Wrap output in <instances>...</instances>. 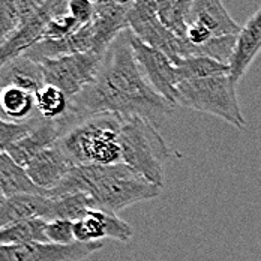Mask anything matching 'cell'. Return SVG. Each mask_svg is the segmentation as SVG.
<instances>
[{
    "label": "cell",
    "mask_w": 261,
    "mask_h": 261,
    "mask_svg": "<svg viewBox=\"0 0 261 261\" xmlns=\"http://www.w3.org/2000/svg\"><path fill=\"white\" fill-rule=\"evenodd\" d=\"M117 3H120V5H123V6H128V8H130L137 0H116Z\"/></svg>",
    "instance_id": "f546056e"
},
{
    "label": "cell",
    "mask_w": 261,
    "mask_h": 261,
    "mask_svg": "<svg viewBox=\"0 0 261 261\" xmlns=\"http://www.w3.org/2000/svg\"><path fill=\"white\" fill-rule=\"evenodd\" d=\"M90 2H92V3H98L99 0H90Z\"/></svg>",
    "instance_id": "1f68e13d"
},
{
    "label": "cell",
    "mask_w": 261,
    "mask_h": 261,
    "mask_svg": "<svg viewBox=\"0 0 261 261\" xmlns=\"http://www.w3.org/2000/svg\"><path fill=\"white\" fill-rule=\"evenodd\" d=\"M104 56L101 54L77 53L56 59H45L39 65L45 84L60 89L69 99H72L95 83Z\"/></svg>",
    "instance_id": "52a82bcc"
},
{
    "label": "cell",
    "mask_w": 261,
    "mask_h": 261,
    "mask_svg": "<svg viewBox=\"0 0 261 261\" xmlns=\"http://www.w3.org/2000/svg\"><path fill=\"white\" fill-rule=\"evenodd\" d=\"M68 129L65 119L62 120H45L36 116L35 125L32 130L24 135L20 141L12 144L8 149V155L12 158L17 164L26 168L27 164L38 156L45 149H50L57 144L60 137Z\"/></svg>",
    "instance_id": "8fae6325"
},
{
    "label": "cell",
    "mask_w": 261,
    "mask_h": 261,
    "mask_svg": "<svg viewBox=\"0 0 261 261\" xmlns=\"http://www.w3.org/2000/svg\"><path fill=\"white\" fill-rule=\"evenodd\" d=\"M48 195L20 194L0 203V228L29 219H45L48 213Z\"/></svg>",
    "instance_id": "9a60e30c"
},
{
    "label": "cell",
    "mask_w": 261,
    "mask_h": 261,
    "mask_svg": "<svg viewBox=\"0 0 261 261\" xmlns=\"http://www.w3.org/2000/svg\"><path fill=\"white\" fill-rule=\"evenodd\" d=\"M129 42L134 57L153 90L168 102L177 105V86L180 81L177 77L176 65L171 62V59L162 51L144 44L132 32L129 35Z\"/></svg>",
    "instance_id": "ba28073f"
},
{
    "label": "cell",
    "mask_w": 261,
    "mask_h": 261,
    "mask_svg": "<svg viewBox=\"0 0 261 261\" xmlns=\"http://www.w3.org/2000/svg\"><path fill=\"white\" fill-rule=\"evenodd\" d=\"M45 219H29L0 228V245H24L33 242H48L45 236Z\"/></svg>",
    "instance_id": "44dd1931"
},
{
    "label": "cell",
    "mask_w": 261,
    "mask_h": 261,
    "mask_svg": "<svg viewBox=\"0 0 261 261\" xmlns=\"http://www.w3.org/2000/svg\"><path fill=\"white\" fill-rule=\"evenodd\" d=\"M50 0H15V5H17L21 21L29 20L30 17L36 15L41 9L45 8V5Z\"/></svg>",
    "instance_id": "f1b7e54d"
},
{
    "label": "cell",
    "mask_w": 261,
    "mask_h": 261,
    "mask_svg": "<svg viewBox=\"0 0 261 261\" xmlns=\"http://www.w3.org/2000/svg\"><path fill=\"white\" fill-rule=\"evenodd\" d=\"M45 236L48 242L56 245H72L77 242L74 236V221L68 219L47 221Z\"/></svg>",
    "instance_id": "4316f807"
},
{
    "label": "cell",
    "mask_w": 261,
    "mask_h": 261,
    "mask_svg": "<svg viewBox=\"0 0 261 261\" xmlns=\"http://www.w3.org/2000/svg\"><path fill=\"white\" fill-rule=\"evenodd\" d=\"M261 53V8L237 33L234 50L230 57V79L236 86L248 72Z\"/></svg>",
    "instance_id": "4fadbf2b"
},
{
    "label": "cell",
    "mask_w": 261,
    "mask_h": 261,
    "mask_svg": "<svg viewBox=\"0 0 261 261\" xmlns=\"http://www.w3.org/2000/svg\"><path fill=\"white\" fill-rule=\"evenodd\" d=\"M130 30H123L104 54L101 71L93 84L86 87L69 102L68 122L99 113L138 116L150 123L173 113L174 107L153 90L134 57L129 42Z\"/></svg>",
    "instance_id": "6da1fadb"
},
{
    "label": "cell",
    "mask_w": 261,
    "mask_h": 261,
    "mask_svg": "<svg viewBox=\"0 0 261 261\" xmlns=\"http://www.w3.org/2000/svg\"><path fill=\"white\" fill-rule=\"evenodd\" d=\"M74 236L80 243H99L104 239L128 242L134 230L116 213L92 209L74 222Z\"/></svg>",
    "instance_id": "30bf717a"
},
{
    "label": "cell",
    "mask_w": 261,
    "mask_h": 261,
    "mask_svg": "<svg viewBox=\"0 0 261 261\" xmlns=\"http://www.w3.org/2000/svg\"><path fill=\"white\" fill-rule=\"evenodd\" d=\"M42 86H45V81L41 65L26 56L15 57L0 68V89L18 87L36 93Z\"/></svg>",
    "instance_id": "2e32d148"
},
{
    "label": "cell",
    "mask_w": 261,
    "mask_h": 261,
    "mask_svg": "<svg viewBox=\"0 0 261 261\" xmlns=\"http://www.w3.org/2000/svg\"><path fill=\"white\" fill-rule=\"evenodd\" d=\"M234 83L230 75L183 81L177 86V105L216 116L237 129L246 128Z\"/></svg>",
    "instance_id": "5b68a950"
},
{
    "label": "cell",
    "mask_w": 261,
    "mask_h": 261,
    "mask_svg": "<svg viewBox=\"0 0 261 261\" xmlns=\"http://www.w3.org/2000/svg\"><path fill=\"white\" fill-rule=\"evenodd\" d=\"M36 116L35 93L18 87L0 89V117L11 122H27Z\"/></svg>",
    "instance_id": "ac0fdd59"
},
{
    "label": "cell",
    "mask_w": 261,
    "mask_h": 261,
    "mask_svg": "<svg viewBox=\"0 0 261 261\" xmlns=\"http://www.w3.org/2000/svg\"><path fill=\"white\" fill-rule=\"evenodd\" d=\"M179 81L210 79V77H222L230 75V66L221 63L209 56H188L180 59L176 63ZM179 83V84H180Z\"/></svg>",
    "instance_id": "d6986e66"
},
{
    "label": "cell",
    "mask_w": 261,
    "mask_h": 261,
    "mask_svg": "<svg viewBox=\"0 0 261 261\" xmlns=\"http://www.w3.org/2000/svg\"><path fill=\"white\" fill-rule=\"evenodd\" d=\"M36 114L45 120H62L69 114L71 99L57 87L45 84L36 93Z\"/></svg>",
    "instance_id": "603a6c76"
},
{
    "label": "cell",
    "mask_w": 261,
    "mask_h": 261,
    "mask_svg": "<svg viewBox=\"0 0 261 261\" xmlns=\"http://www.w3.org/2000/svg\"><path fill=\"white\" fill-rule=\"evenodd\" d=\"M99 243L56 245L51 242H33L24 245H0V261H83L102 249Z\"/></svg>",
    "instance_id": "9c48e42d"
},
{
    "label": "cell",
    "mask_w": 261,
    "mask_h": 261,
    "mask_svg": "<svg viewBox=\"0 0 261 261\" xmlns=\"http://www.w3.org/2000/svg\"><path fill=\"white\" fill-rule=\"evenodd\" d=\"M21 24L15 0H0V44Z\"/></svg>",
    "instance_id": "d4e9b609"
},
{
    "label": "cell",
    "mask_w": 261,
    "mask_h": 261,
    "mask_svg": "<svg viewBox=\"0 0 261 261\" xmlns=\"http://www.w3.org/2000/svg\"><path fill=\"white\" fill-rule=\"evenodd\" d=\"M237 35H230V36H221V38H212L207 44L201 47L203 56H209L212 59L228 65L230 57L233 54L236 45Z\"/></svg>",
    "instance_id": "cb8c5ba5"
},
{
    "label": "cell",
    "mask_w": 261,
    "mask_h": 261,
    "mask_svg": "<svg viewBox=\"0 0 261 261\" xmlns=\"http://www.w3.org/2000/svg\"><path fill=\"white\" fill-rule=\"evenodd\" d=\"M146 2H153V0H146Z\"/></svg>",
    "instance_id": "d6a6232c"
},
{
    "label": "cell",
    "mask_w": 261,
    "mask_h": 261,
    "mask_svg": "<svg viewBox=\"0 0 261 261\" xmlns=\"http://www.w3.org/2000/svg\"><path fill=\"white\" fill-rule=\"evenodd\" d=\"M74 167L75 164L56 144L33 158L27 164L26 171L39 189L48 192L63 182Z\"/></svg>",
    "instance_id": "7c38bea8"
},
{
    "label": "cell",
    "mask_w": 261,
    "mask_h": 261,
    "mask_svg": "<svg viewBox=\"0 0 261 261\" xmlns=\"http://www.w3.org/2000/svg\"><path fill=\"white\" fill-rule=\"evenodd\" d=\"M3 200H5V197H3V194H2V192H0V203H2V201H3Z\"/></svg>",
    "instance_id": "4dcf8cb0"
},
{
    "label": "cell",
    "mask_w": 261,
    "mask_h": 261,
    "mask_svg": "<svg viewBox=\"0 0 261 261\" xmlns=\"http://www.w3.org/2000/svg\"><path fill=\"white\" fill-rule=\"evenodd\" d=\"M80 27L81 26L77 23V20L74 17H71L69 14H65V15L53 18L45 27L41 39H53V41L65 39V38L71 36L72 33H75Z\"/></svg>",
    "instance_id": "484cf974"
},
{
    "label": "cell",
    "mask_w": 261,
    "mask_h": 261,
    "mask_svg": "<svg viewBox=\"0 0 261 261\" xmlns=\"http://www.w3.org/2000/svg\"><path fill=\"white\" fill-rule=\"evenodd\" d=\"M120 150L122 164L134 168L149 182L164 185V165L171 153L153 123L138 116H125Z\"/></svg>",
    "instance_id": "277c9868"
},
{
    "label": "cell",
    "mask_w": 261,
    "mask_h": 261,
    "mask_svg": "<svg viewBox=\"0 0 261 261\" xmlns=\"http://www.w3.org/2000/svg\"><path fill=\"white\" fill-rule=\"evenodd\" d=\"M153 2L156 5L158 17L161 18V21L177 36L186 39L189 14L194 0H153Z\"/></svg>",
    "instance_id": "7402d4cb"
},
{
    "label": "cell",
    "mask_w": 261,
    "mask_h": 261,
    "mask_svg": "<svg viewBox=\"0 0 261 261\" xmlns=\"http://www.w3.org/2000/svg\"><path fill=\"white\" fill-rule=\"evenodd\" d=\"M123 114L99 113L79 120L66 130L57 146L75 165L122 164L120 132Z\"/></svg>",
    "instance_id": "3957f363"
},
{
    "label": "cell",
    "mask_w": 261,
    "mask_h": 261,
    "mask_svg": "<svg viewBox=\"0 0 261 261\" xmlns=\"http://www.w3.org/2000/svg\"><path fill=\"white\" fill-rule=\"evenodd\" d=\"M191 23L207 27L213 38L237 35L242 29L231 18L221 0H194L189 14Z\"/></svg>",
    "instance_id": "5bb4252c"
},
{
    "label": "cell",
    "mask_w": 261,
    "mask_h": 261,
    "mask_svg": "<svg viewBox=\"0 0 261 261\" xmlns=\"http://www.w3.org/2000/svg\"><path fill=\"white\" fill-rule=\"evenodd\" d=\"M0 192L5 198L15 197L20 194H45L47 191L39 189L29 177L26 168L17 164L6 152L0 153Z\"/></svg>",
    "instance_id": "e0dca14e"
},
{
    "label": "cell",
    "mask_w": 261,
    "mask_h": 261,
    "mask_svg": "<svg viewBox=\"0 0 261 261\" xmlns=\"http://www.w3.org/2000/svg\"><path fill=\"white\" fill-rule=\"evenodd\" d=\"M48 213L47 221L54 219H68V221H79L89 210L93 209L92 200L87 194L74 192V194H63L57 197H48Z\"/></svg>",
    "instance_id": "ffe728a7"
},
{
    "label": "cell",
    "mask_w": 261,
    "mask_h": 261,
    "mask_svg": "<svg viewBox=\"0 0 261 261\" xmlns=\"http://www.w3.org/2000/svg\"><path fill=\"white\" fill-rule=\"evenodd\" d=\"M74 192L87 194L93 209L117 215L119 210L159 197L162 186L149 182L125 164L75 165L63 182L48 191V197Z\"/></svg>",
    "instance_id": "7a4b0ae2"
},
{
    "label": "cell",
    "mask_w": 261,
    "mask_h": 261,
    "mask_svg": "<svg viewBox=\"0 0 261 261\" xmlns=\"http://www.w3.org/2000/svg\"><path fill=\"white\" fill-rule=\"evenodd\" d=\"M128 26L138 39L168 56L174 65L188 56H203L201 47L177 36L161 21L155 2L137 0L128 11Z\"/></svg>",
    "instance_id": "8992f818"
},
{
    "label": "cell",
    "mask_w": 261,
    "mask_h": 261,
    "mask_svg": "<svg viewBox=\"0 0 261 261\" xmlns=\"http://www.w3.org/2000/svg\"><path fill=\"white\" fill-rule=\"evenodd\" d=\"M68 14L77 20L80 26H84L95 17V3L90 0H71L68 5Z\"/></svg>",
    "instance_id": "83f0119b"
}]
</instances>
